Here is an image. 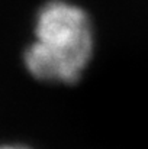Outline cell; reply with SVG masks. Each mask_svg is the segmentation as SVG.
<instances>
[{
  "mask_svg": "<svg viewBox=\"0 0 148 149\" xmlns=\"http://www.w3.org/2000/svg\"><path fill=\"white\" fill-rule=\"evenodd\" d=\"M0 149H26V148H19V146H1Z\"/></svg>",
  "mask_w": 148,
  "mask_h": 149,
  "instance_id": "obj_2",
  "label": "cell"
},
{
  "mask_svg": "<svg viewBox=\"0 0 148 149\" xmlns=\"http://www.w3.org/2000/svg\"><path fill=\"white\" fill-rule=\"evenodd\" d=\"M36 42L25 54L28 71L38 80L74 83L93 54V35L87 15L65 1H51L38 15Z\"/></svg>",
  "mask_w": 148,
  "mask_h": 149,
  "instance_id": "obj_1",
  "label": "cell"
}]
</instances>
